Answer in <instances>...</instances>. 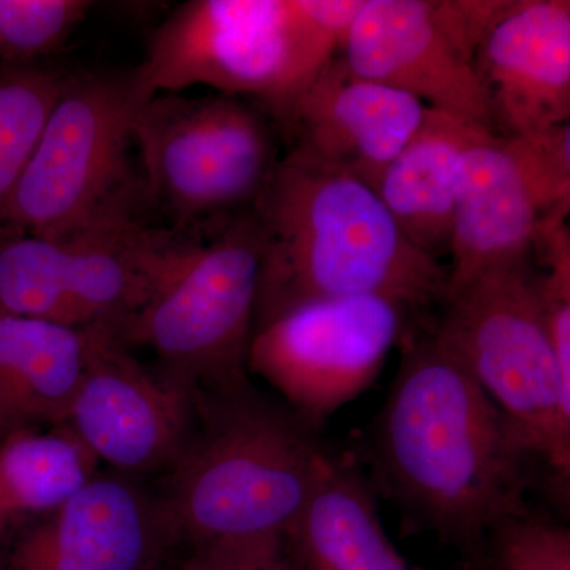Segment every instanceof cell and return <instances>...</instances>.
I'll return each instance as SVG.
<instances>
[{
	"label": "cell",
	"mask_w": 570,
	"mask_h": 570,
	"mask_svg": "<svg viewBox=\"0 0 570 570\" xmlns=\"http://www.w3.org/2000/svg\"><path fill=\"white\" fill-rule=\"evenodd\" d=\"M472 124L430 108L419 132L385 168L376 186L379 198L409 242L439 262L449 254Z\"/></svg>",
	"instance_id": "cell-19"
},
{
	"label": "cell",
	"mask_w": 570,
	"mask_h": 570,
	"mask_svg": "<svg viewBox=\"0 0 570 570\" xmlns=\"http://www.w3.org/2000/svg\"><path fill=\"white\" fill-rule=\"evenodd\" d=\"M176 570H296L285 535L214 540L193 547Z\"/></svg>",
	"instance_id": "cell-25"
},
{
	"label": "cell",
	"mask_w": 570,
	"mask_h": 570,
	"mask_svg": "<svg viewBox=\"0 0 570 570\" xmlns=\"http://www.w3.org/2000/svg\"><path fill=\"white\" fill-rule=\"evenodd\" d=\"M510 2L512 0H448L430 3L438 28L456 51L472 63L480 43L509 9Z\"/></svg>",
	"instance_id": "cell-26"
},
{
	"label": "cell",
	"mask_w": 570,
	"mask_h": 570,
	"mask_svg": "<svg viewBox=\"0 0 570 570\" xmlns=\"http://www.w3.org/2000/svg\"><path fill=\"white\" fill-rule=\"evenodd\" d=\"M99 472L63 423L0 438V540L61 508Z\"/></svg>",
	"instance_id": "cell-20"
},
{
	"label": "cell",
	"mask_w": 570,
	"mask_h": 570,
	"mask_svg": "<svg viewBox=\"0 0 570 570\" xmlns=\"http://www.w3.org/2000/svg\"><path fill=\"white\" fill-rule=\"evenodd\" d=\"M67 73L51 67H0V216L20 183Z\"/></svg>",
	"instance_id": "cell-21"
},
{
	"label": "cell",
	"mask_w": 570,
	"mask_h": 570,
	"mask_svg": "<svg viewBox=\"0 0 570 570\" xmlns=\"http://www.w3.org/2000/svg\"><path fill=\"white\" fill-rule=\"evenodd\" d=\"M485 558L474 570H570V532L531 510L489 532Z\"/></svg>",
	"instance_id": "cell-24"
},
{
	"label": "cell",
	"mask_w": 570,
	"mask_h": 570,
	"mask_svg": "<svg viewBox=\"0 0 570 570\" xmlns=\"http://www.w3.org/2000/svg\"><path fill=\"white\" fill-rule=\"evenodd\" d=\"M91 9L88 0H0V67L39 66Z\"/></svg>",
	"instance_id": "cell-22"
},
{
	"label": "cell",
	"mask_w": 570,
	"mask_h": 570,
	"mask_svg": "<svg viewBox=\"0 0 570 570\" xmlns=\"http://www.w3.org/2000/svg\"><path fill=\"white\" fill-rule=\"evenodd\" d=\"M415 314L377 295L299 303L255 326L247 367L318 431L374 384L393 347L417 333Z\"/></svg>",
	"instance_id": "cell-10"
},
{
	"label": "cell",
	"mask_w": 570,
	"mask_h": 570,
	"mask_svg": "<svg viewBox=\"0 0 570 570\" xmlns=\"http://www.w3.org/2000/svg\"><path fill=\"white\" fill-rule=\"evenodd\" d=\"M340 58L356 77L493 132L482 82L472 63L438 28L430 0H365Z\"/></svg>",
	"instance_id": "cell-13"
},
{
	"label": "cell",
	"mask_w": 570,
	"mask_h": 570,
	"mask_svg": "<svg viewBox=\"0 0 570 570\" xmlns=\"http://www.w3.org/2000/svg\"><path fill=\"white\" fill-rule=\"evenodd\" d=\"M428 110L415 97L356 77L337 55L296 104L285 142L376 190Z\"/></svg>",
	"instance_id": "cell-15"
},
{
	"label": "cell",
	"mask_w": 570,
	"mask_h": 570,
	"mask_svg": "<svg viewBox=\"0 0 570 570\" xmlns=\"http://www.w3.org/2000/svg\"><path fill=\"white\" fill-rule=\"evenodd\" d=\"M504 138L540 220L569 216L570 122Z\"/></svg>",
	"instance_id": "cell-23"
},
{
	"label": "cell",
	"mask_w": 570,
	"mask_h": 570,
	"mask_svg": "<svg viewBox=\"0 0 570 570\" xmlns=\"http://www.w3.org/2000/svg\"><path fill=\"white\" fill-rule=\"evenodd\" d=\"M167 230L127 209L69 234L0 239V311L118 341L148 295Z\"/></svg>",
	"instance_id": "cell-9"
},
{
	"label": "cell",
	"mask_w": 570,
	"mask_h": 570,
	"mask_svg": "<svg viewBox=\"0 0 570 570\" xmlns=\"http://www.w3.org/2000/svg\"><path fill=\"white\" fill-rule=\"evenodd\" d=\"M264 246L254 209L189 234L167 230L145 303L118 343L148 347L163 373L194 390L249 385Z\"/></svg>",
	"instance_id": "cell-5"
},
{
	"label": "cell",
	"mask_w": 570,
	"mask_h": 570,
	"mask_svg": "<svg viewBox=\"0 0 570 570\" xmlns=\"http://www.w3.org/2000/svg\"><path fill=\"white\" fill-rule=\"evenodd\" d=\"M365 0H190L176 7L130 71L142 105L206 86L269 112L285 141L298 100L340 55Z\"/></svg>",
	"instance_id": "cell-4"
},
{
	"label": "cell",
	"mask_w": 570,
	"mask_h": 570,
	"mask_svg": "<svg viewBox=\"0 0 570 570\" xmlns=\"http://www.w3.org/2000/svg\"><path fill=\"white\" fill-rule=\"evenodd\" d=\"M2 540L0 570H154L171 546L156 497L118 472Z\"/></svg>",
	"instance_id": "cell-12"
},
{
	"label": "cell",
	"mask_w": 570,
	"mask_h": 570,
	"mask_svg": "<svg viewBox=\"0 0 570 570\" xmlns=\"http://www.w3.org/2000/svg\"><path fill=\"white\" fill-rule=\"evenodd\" d=\"M539 220L504 138L472 124L450 236L448 292L490 269L530 261Z\"/></svg>",
	"instance_id": "cell-16"
},
{
	"label": "cell",
	"mask_w": 570,
	"mask_h": 570,
	"mask_svg": "<svg viewBox=\"0 0 570 570\" xmlns=\"http://www.w3.org/2000/svg\"><path fill=\"white\" fill-rule=\"evenodd\" d=\"M146 194L189 234L250 212L281 160L283 134L242 97L165 92L135 112Z\"/></svg>",
	"instance_id": "cell-6"
},
{
	"label": "cell",
	"mask_w": 570,
	"mask_h": 570,
	"mask_svg": "<svg viewBox=\"0 0 570 570\" xmlns=\"http://www.w3.org/2000/svg\"><path fill=\"white\" fill-rule=\"evenodd\" d=\"M285 543L296 570H412L385 534L373 487L332 455Z\"/></svg>",
	"instance_id": "cell-18"
},
{
	"label": "cell",
	"mask_w": 570,
	"mask_h": 570,
	"mask_svg": "<svg viewBox=\"0 0 570 570\" xmlns=\"http://www.w3.org/2000/svg\"><path fill=\"white\" fill-rule=\"evenodd\" d=\"M92 333L0 311V438L61 425L85 376Z\"/></svg>",
	"instance_id": "cell-17"
},
{
	"label": "cell",
	"mask_w": 570,
	"mask_h": 570,
	"mask_svg": "<svg viewBox=\"0 0 570 570\" xmlns=\"http://www.w3.org/2000/svg\"><path fill=\"white\" fill-rule=\"evenodd\" d=\"M367 439L376 489L414 530L474 550L497 524L530 508L542 463L433 330L409 337Z\"/></svg>",
	"instance_id": "cell-1"
},
{
	"label": "cell",
	"mask_w": 570,
	"mask_h": 570,
	"mask_svg": "<svg viewBox=\"0 0 570 570\" xmlns=\"http://www.w3.org/2000/svg\"><path fill=\"white\" fill-rule=\"evenodd\" d=\"M499 137L570 119V2L512 0L474 61Z\"/></svg>",
	"instance_id": "cell-14"
},
{
	"label": "cell",
	"mask_w": 570,
	"mask_h": 570,
	"mask_svg": "<svg viewBox=\"0 0 570 570\" xmlns=\"http://www.w3.org/2000/svg\"><path fill=\"white\" fill-rule=\"evenodd\" d=\"M530 261L448 292L433 333L530 439L560 489L570 478V389L547 330Z\"/></svg>",
	"instance_id": "cell-7"
},
{
	"label": "cell",
	"mask_w": 570,
	"mask_h": 570,
	"mask_svg": "<svg viewBox=\"0 0 570 570\" xmlns=\"http://www.w3.org/2000/svg\"><path fill=\"white\" fill-rule=\"evenodd\" d=\"M141 105L130 73H67L20 183L0 216L9 234H69L140 208L132 121Z\"/></svg>",
	"instance_id": "cell-8"
},
{
	"label": "cell",
	"mask_w": 570,
	"mask_h": 570,
	"mask_svg": "<svg viewBox=\"0 0 570 570\" xmlns=\"http://www.w3.org/2000/svg\"><path fill=\"white\" fill-rule=\"evenodd\" d=\"M264 232L255 326L313 299L377 295L422 313L449 269L400 230L373 187L287 148L254 205Z\"/></svg>",
	"instance_id": "cell-2"
},
{
	"label": "cell",
	"mask_w": 570,
	"mask_h": 570,
	"mask_svg": "<svg viewBox=\"0 0 570 570\" xmlns=\"http://www.w3.org/2000/svg\"><path fill=\"white\" fill-rule=\"evenodd\" d=\"M330 455L317 431L253 385L197 392V422L157 494L171 546L287 535Z\"/></svg>",
	"instance_id": "cell-3"
},
{
	"label": "cell",
	"mask_w": 570,
	"mask_h": 570,
	"mask_svg": "<svg viewBox=\"0 0 570 570\" xmlns=\"http://www.w3.org/2000/svg\"><path fill=\"white\" fill-rule=\"evenodd\" d=\"M197 392L94 332L85 376L62 423L118 474H165L193 436Z\"/></svg>",
	"instance_id": "cell-11"
}]
</instances>
